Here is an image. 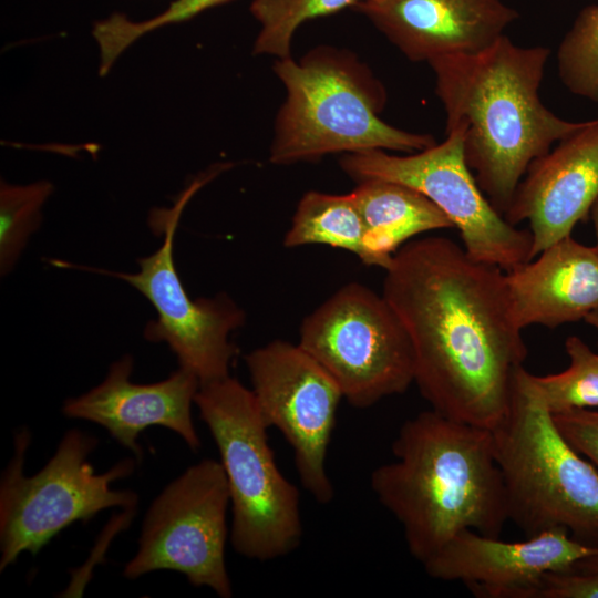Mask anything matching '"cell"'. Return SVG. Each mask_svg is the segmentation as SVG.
Here are the masks:
<instances>
[{
    "label": "cell",
    "instance_id": "obj_1",
    "mask_svg": "<svg viewBox=\"0 0 598 598\" xmlns=\"http://www.w3.org/2000/svg\"><path fill=\"white\" fill-rule=\"evenodd\" d=\"M384 270L382 295L410 337L414 383L431 410L495 427L527 357L505 271L443 236L405 243Z\"/></svg>",
    "mask_w": 598,
    "mask_h": 598
},
{
    "label": "cell",
    "instance_id": "obj_2",
    "mask_svg": "<svg viewBox=\"0 0 598 598\" xmlns=\"http://www.w3.org/2000/svg\"><path fill=\"white\" fill-rule=\"evenodd\" d=\"M549 48L520 47L499 37L476 53L429 62L446 131L461 127L466 164L504 216L529 165L582 122L566 121L539 97Z\"/></svg>",
    "mask_w": 598,
    "mask_h": 598
},
{
    "label": "cell",
    "instance_id": "obj_3",
    "mask_svg": "<svg viewBox=\"0 0 598 598\" xmlns=\"http://www.w3.org/2000/svg\"><path fill=\"white\" fill-rule=\"evenodd\" d=\"M392 454L370 485L415 560L424 565L466 529L499 536L508 514L489 429L424 411L402 424Z\"/></svg>",
    "mask_w": 598,
    "mask_h": 598
},
{
    "label": "cell",
    "instance_id": "obj_4",
    "mask_svg": "<svg viewBox=\"0 0 598 598\" xmlns=\"http://www.w3.org/2000/svg\"><path fill=\"white\" fill-rule=\"evenodd\" d=\"M274 71L287 94L275 123L272 164L316 161L341 152L414 153L436 144L430 134L382 121L379 113L386 101L382 84L347 51L317 48L300 62L278 59Z\"/></svg>",
    "mask_w": 598,
    "mask_h": 598
},
{
    "label": "cell",
    "instance_id": "obj_5",
    "mask_svg": "<svg viewBox=\"0 0 598 598\" xmlns=\"http://www.w3.org/2000/svg\"><path fill=\"white\" fill-rule=\"evenodd\" d=\"M491 431L508 519L527 537L563 528L598 547V468L563 436L524 367L506 416Z\"/></svg>",
    "mask_w": 598,
    "mask_h": 598
},
{
    "label": "cell",
    "instance_id": "obj_6",
    "mask_svg": "<svg viewBox=\"0 0 598 598\" xmlns=\"http://www.w3.org/2000/svg\"><path fill=\"white\" fill-rule=\"evenodd\" d=\"M195 405L227 478L235 551L268 561L296 550L303 533L300 493L277 466L252 391L228 375L200 384Z\"/></svg>",
    "mask_w": 598,
    "mask_h": 598
},
{
    "label": "cell",
    "instance_id": "obj_7",
    "mask_svg": "<svg viewBox=\"0 0 598 598\" xmlns=\"http://www.w3.org/2000/svg\"><path fill=\"white\" fill-rule=\"evenodd\" d=\"M30 433L14 436V454L0 484V570L19 555H37L65 527L89 522L111 507L132 511L137 495L112 488V483L131 475L135 462L123 460L105 473H95L89 455L97 440L80 430L68 431L49 462L34 475L23 472Z\"/></svg>",
    "mask_w": 598,
    "mask_h": 598
},
{
    "label": "cell",
    "instance_id": "obj_8",
    "mask_svg": "<svg viewBox=\"0 0 598 598\" xmlns=\"http://www.w3.org/2000/svg\"><path fill=\"white\" fill-rule=\"evenodd\" d=\"M298 344L357 409L414 383V352L405 328L383 295L362 283L342 286L308 315Z\"/></svg>",
    "mask_w": 598,
    "mask_h": 598
},
{
    "label": "cell",
    "instance_id": "obj_9",
    "mask_svg": "<svg viewBox=\"0 0 598 598\" xmlns=\"http://www.w3.org/2000/svg\"><path fill=\"white\" fill-rule=\"evenodd\" d=\"M339 164L358 182L386 179L426 196L452 221L475 260L507 272L533 259L529 229L509 224L478 187L464 157L461 127L447 130L442 143L410 155L371 150L344 154Z\"/></svg>",
    "mask_w": 598,
    "mask_h": 598
},
{
    "label": "cell",
    "instance_id": "obj_10",
    "mask_svg": "<svg viewBox=\"0 0 598 598\" xmlns=\"http://www.w3.org/2000/svg\"><path fill=\"white\" fill-rule=\"evenodd\" d=\"M230 505L220 462L205 458L172 481L151 504L138 548L123 576L138 578L155 570H174L190 585L229 598L231 582L225 561Z\"/></svg>",
    "mask_w": 598,
    "mask_h": 598
},
{
    "label": "cell",
    "instance_id": "obj_11",
    "mask_svg": "<svg viewBox=\"0 0 598 598\" xmlns=\"http://www.w3.org/2000/svg\"><path fill=\"white\" fill-rule=\"evenodd\" d=\"M218 171L196 179L176 200L173 208L157 209L152 227L163 236L161 247L137 259V272L105 271L138 290L156 310L157 319L146 324L144 336L165 342L177 357L181 368L193 372L200 384L229 375L237 348L229 334L245 322V312L227 295L192 299L174 262V237L182 212L194 195Z\"/></svg>",
    "mask_w": 598,
    "mask_h": 598
},
{
    "label": "cell",
    "instance_id": "obj_12",
    "mask_svg": "<svg viewBox=\"0 0 598 598\" xmlns=\"http://www.w3.org/2000/svg\"><path fill=\"white\" fill-rule=\"evenodd\" d=\"M252 393L268 427L290 444L301 485L320 504L334 497L327 454L342 392L298 343L274 340L245 357Z\"/></svg>",
    "mask_w": 598,
    "mask_h": 598
},
{
    "label": "cell",
    "instance_id": "obj_13",
    "mask_svg": "<svg viewBox=\"0 0 598 598\" xmlns=\"http://www.w3.org/2000/svg\"><path fill=\"white\" fill-rule=\"evenodd\" d=\"M592 556H598V547L578 542L563 528L520 542L466 529L423 567L434 579L462 581L477 597L524 598L544 574L567 569Z\"/></svg>",
    "mask_w": 598,
    "mask_h": 598
},
{
    "label": "cell",
    "instance_id": "obj_14",
    "mask_svg": "<svg viewBox=\"0 0 598 598\" xmlns=\"http://www.w3.org/2000/svg\"><path fill=\"white\" fill-rule=\"evenodd\" d=\"M598 198V118L559 140L536 158L519 182L504 218L527 220L533 259L554 243L571 236Z\"/></svg>",
    "mask_w": 598,
    "mask_h": 598
},
{
    "label": "cell",
    "instance_id": "obj_15",
    "mask_svg": "<svg viewBox=\"0 0 598 598\" xmlns=\"http://www.w3.org/2000/svg\"><path fill=\"white\" fill-rule=\"evenodd\" d=\"M133 359L128 354L113 362L99 385L65 400L64 415L103 426L137 461L143 455L137 439L145 429L154 425L174 431L189 448L197 451L202 443L192 405L200 385L198 378L179 367L162 381L138 384L131 381Z\"/></svg>",
    "mask_w": 598,
    "mask_h": 598
},
{
    "label": "cell",
    "instance_id": "obj_16",
    "mask_svg": "<svg viewBox=\"0 0 598 598\" xmlns=\"http://www.w3.org/2000/svg\"><path fill=\"white\" fill-rule=\"evenodd\" d=\"M409 60L480 52L518 18L502 0H362L353 7Z\"/></svg>",
    "mask_w": 598,
    "mask_h": 598
},
{
    "label": "cell",
    "instance_id": "obj_17",
    "mask_svg": "<svg viewBox=\"0 0 598 598\" xmlns=\"http://www.w3.org/2000/svg\"><path fill=\"white\" fill-rule=\"evenodd\" d=\"M513 317L523 330L556 328L598 310V249L567 236L505 272Z\"/></svg>",
    "mask_w": 598,
    "mask_h": 598
},
{
    "label": "cell",
    "instance_id": "obj_18",
    "mask_svg": "<svg viewBox=\"0 0 598 598\" xmlns=\"http://www.w3.org/2000/svg\"><path fill=\"white\" fill-rule=\"evenodd\" d=\"M351 195L364 225L368 266L385 269L411 238L431 230L454 228L426 196L396 182L364 179Z\"/></svg>",
    "mask_w": 598,
    "mask_h": 598
},
{
    "label": "cell",
    "instance_id": "obj_19",
    "mask_svg": "<svg viewBox=\"0 0 598 598\" xmlns=\"http://www.w3.org/2000/svg\"><path fill=\"white\" fill-rule=\"evenodd\" d=\"M364 225L351 193L346 195L307 192L298 203L285 247L322 244L367 260Z\"/></svg>",
    "mask_w": 598,
    "mask_h": 598
},
{
    "label": "cell",
    "instance_id": "obj_20",
    "mask_svg": "<svg viewBox=\"0 0 598 598\" xmlns=\"http://www.w3.org/2000/svg\"><path fill=\"white\" fill-rule=\"evenodd\" d=\"M565 350L569 367L556 374L530 373L534 389L551 414L598 409V353L577 336L566 339Z\"/></svg>",
    "mask_w": 598,
    "mask_h": 598
},
{
    "label": "cell",
    "instance_id": "obj_21",
    "mask_svg": "<svg viewBox=\"0 0 598 598\" xmlns=\"http://www.w3.org/2000/svg\"><path fill=\"white\" fill-rule=\"evenodd\" d=\"M362 0H254L250 12L260 24L254 54L291 56L296 30L306 21L353 8Z\"/></svg>",
    "mask_w": 598,
    "mask_h": 598
},
{
    "label": "cell",
    "instance_id": "obj_22",
    "mask_svg": "<svg viewBox=\"0 0 598 598\" xmlns=\"http://www.w3.org/2000/svg\"><path fill=\"white\" fill-rule=\"evenodd\" d=\"M47 181L0 188V271L8 275L14 267L30 236L41 223V207L52 193Z\"/></svg>",
    "mask_w": 598,
    "mask_h": 598
},
{
    "label": "cell",
    "instance_id": "obj_23",
    "mask_svg": "<svg viewBox=\"0 0 598 598\" xmlns=\"http://www.w3.org/2000/svg\"><path fill=\"white\" fill-rule=\"evenodd\" d=\"M557 71L575 95L598 103V4L585 7L557 50Z\"/></svg>",
    "mask_w": 598,
    "mask_h": 598
},
{
    "label": "cell",
    "instance_id": "obj_24",
    "mask_svg": "<svg viewBox=\"0 0 598 598\" xmlns=\"http://www.w3.org/2000/svg\"><path fill=\"white\" fill-rule=\"evenodd\" d=\"M230 1L233 0H174L163 12L144 21L135 22L116 12L95 22L92 33L101 52L100 75H105L122 52L142 35L168 24L187 21Z\"/></svg>",
    "mask_w": 598,
    "mask_h": 598
},
{
    "label": "cell",
    "instance_id": "obj_25",
    "mask_svg": "<svg viewBox=\"0 0 598 598\" xmlns=\"http://www.w3.org/2000/svg\"><path fill=\"white\" fill-rule=\"evenodd\" d=\"M524 598H598V570L574 566L544 574Z\"/></svg>",
    "mask_w": 598,
    "mask_h": 598
},
{
    "label": "cell",
    "instance_id": "obj_26",
    "mask_svg": "<svg viewBox=\"0 0 598 598\" xmlns=\"http://www.w3.org/2000/svg\"><path fill=\"white\" fill-rule=\"evenodd\" d=\"M551 415L567 442L598 468V410L580 409Z\"/></svg>",
    "mask_w": 598,
    "mask_h": 598
},
{
    "label": "cell",
    "instance_id": "obj_27",
    "mask_svg": "<svg viewBox=\"0 0 598 598\" xmlns=\"http://www.w3.org/2000/svg\"><path fill=\"white\" fill-rule=\"evenodd\" d=\"M576 568L587 569V570H598V556H592L586 559H582L574 565Z\"/></svg>",
    "mask_w": 598,
    "mask_h": 598
},
{
    "label": "cell",
    "instance_id": "obj_28",
    "mask_svg": "<svg viewBox=\"0 0 598 598\" xmlns=\"http://www.w3.org/2000/svg\"><path fill=\"white\" fill-rule=\"evenodd\" d=\"M589 216H590V218L592 220V224H594L595 234H596V240H597L596 247L598 249V198L596 199V202L591 206Z\"/></svg>",
    "mask_w": 598,
    "mask_h": 598
},
{
    "label": "cell",
    "instance_id": "obj_29",
    "mask_svg": "<svg viewBox=\"0 0 598 598\" xmlns=\"http://www.w3.org/2000/svg\"><path fill=\"white\" fill-rule=\"evenodd\" d=\"M584 320L596 330L598 336V310L589 313Z\"/></svg>",
    "mask_w": 598,
    "mask_h": 598
}]
</instances>
